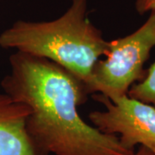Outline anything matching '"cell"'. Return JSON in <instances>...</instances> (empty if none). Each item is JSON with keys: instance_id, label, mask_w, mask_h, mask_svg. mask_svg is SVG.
<instances>
[{"instance_id": "obj_4", "label": "cell", "mask_w": 155, "mask_h": 155, "mask_svg": "<svg viewBox=\"0 0 155 155\" xmlns=\"http://www.w3.org/2000/svg\"><path fill=\"white\" fill-rule=\"evenodd\" d=\"M92 98L101 103L105 110L92 111L89 119L102 133L116 135L122 145L134 152L140 145L155 155V107L127 95L111 101L100 93Z\"/></svg>"}, {"instance_id": "obj_5", "label": "cell", "mask_w": 155, "mask_h": 155, "mask_svg": "<svg viewBox=\"0 0 155 155\" xmlns=\"http://www.w3.org/2000/svg\"><path fill=\"white\" fill-rule=\"evenodd\" d=\"M29 109L0 93V155H39L28 136Z\"/></svg>"}, {"instance_id": "obj_7", "label": "cell", "mask_w": 155, "mask_h": 155, "mask_svg": "<svg viewBox=\"0 0 155 155\" xmlns=\"http://www.w3.org/2000/svg\"><path fill=\"white\" fill-rule=\"evenodd\" d=\"M135 10L140 15L155 11V0H135Z\"/></svg>"}, {"instance_id": "obj_6", "label": "cell", "mask_w": 155, "mask_h": 155, "mask_svg": "<svg viewBox=\"0 0 155 155\" xmlns=\"http://www.w3.org/2000/svg\"><path fill=\"white\" fill-rule=\"evenodd\" d=\"M127 96L155 107V61L147 70L144 79L131 86Z\"/></svg>"}, {"instance_id": "obj_2", "label": "cell", "mask_w": 155, "mask_h": 155, "mask_svg": "<svg viewBox=\"0 0 155 155\" xmlns=\"http://www.w3.org/2000/svg\"><path fill=\"white\" fill-rule=\"evenodd\" d=\"M87 0H72L67 11L49 22L17 21L0 35V47L44 58L89 83L109 41L87 16Z\"/></svg>"}, {"instance_id": "obj_3", "label": "cell", "mask_w": 155, "mask_h": 155, "mask_svg": "<svg viewBox=\"0 0 155 155\" xmlns=\"http://www.w3.org/2000/svg\"><path fill=\"white\" fill-rule=\"evenodd\" d=\"M155 47V11L133 33L109 41L104 60H98L85 85L87 94L100 93L111 101L127 95L147 76L144 64Z\"/></svg>"}, {"instance_id": "obj_8", "label": "cell", "mask_w": 155, "mask_h": 155, "mask_svg": "<svg viewBox=\"0 0 155 155\" xmlns=\"http://www.w3.org/2000/svg\"><path fill=\"white\" fill-rule=\"evenodd\" d=\"M133 155H154L152 152H150L149 150L147 149L144 147H140L136 152H134Z\"/></svg>"}, {"instance_id": "obj_1", "label": "cell", "mask_w": 155, "mask_h": 155, "mask_svg": "<svg viewBox=\"0 0 155 155\" xmlns=\"http://www.w3.org/2000/svg\"><path fill=\"white\" fill-rule=\"evenodd\" d=\"M1 81L5 93L29 109L26 128L39 155H133L118 136L84 122L78 107L87 101L84 84L44 58L18 52Z\"/></svg>"}]
</instances>
